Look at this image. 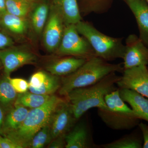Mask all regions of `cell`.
Listing matches in <instances>:
<instances>
[{"mask_svg": "<svg viewBox=\"0 0 148 148\" xmlns=\"http://www.w3.org/2000/svg\"><path fill=\"white\" fill-rule=\"evenodd\" d=\"M120 77L116 73H112L95 84L76 88L69 92L66 97L75 119H79L90 109L108 108L105 97L117 89L115 85Z\"/></svg>", "mask_w": 148, "mask_h": 148, "instance_id": "obj_1", "label": "cell"}, {"mask_svg": "<svg viewBox=\"0 0 148 148\" xmlns=\"http://www.w3.org/2000/svg\"><path fill=\"white\" fill-rule=\"evenodd\" d=\"M121 64H110L102 58L94 56L88 59L82 66L72 73L62 77L58 93L66 96L76 88L95 84L106 76L114 73H123Z\"/></svg>", "mask_w": 148, "mask_h": 148, "instance_id": "obj_2", "label": "cell"}, {"mask_svg": "<svg viewBox=\"0 0 148 148\" xmlns=\"http://www.w3.org/2000/svg\"><path fill=\"white\" fill-rule=\"evenodd\" d=\"M65 101L52 95L42 106L29 110L21 125L4 136L12 140L21 148H27L35 134L48 124L53 112L58 105Z\"/></svg>", "mask_w": 148, "mask_h": 148, "instance_id": "obj_3", "label": "cell"}, {"mask_svg": "<svg viewBox=\"0 0 148 148\" xmlns=\"http://www.w3.org/2000/svg\"><path fill=\"white\" fill-rule=\"evenodd\" d=\"M106 109H98V116L111 129L129 130L138 125L140 119L130 107L122 99L119 88L106 95Z\"/></svg>", "mask_w": 148, "mask_h": 148, "instance_id": "obj_4", "label": "cell"}, {"mask_svg": "<svg viewBox=\"0 0 148 148\" xmlns=\"http://www.w3.org/2000/svg\"><path fill=\"white\" fill-rule=\"evenodd\" d=\"M75 25L80 34L90 43L95 56L107 61L123 58L125 50L123 38L104 34L88 22L81 21Z\"/></svg>", "mask_w": 148, "mask_h": 148, "instance_id": "obj_5", "label": "cell"}, {"mask_svg": "<svg viewBox=\"0 0 148 148\" xmlns=\"http://www.w3.org/2000/svg\"><path fill=\"white\" fill-rule=\"evenodd\" d=\"M57 53L88 60L95 56V52L87 40L81 36L75 24L66 25Z\"/></svg>", "mask_w": 148, "mask_h": 148, "instance_id": "obj_6", "label": "cell"}, {"mask_svg": "<svg viewBox=\"0 0 148 148\" xmlns=\"http://www.w3.org/2000/svg\"><path fill=\"white\" fill-rule=\"evenodd\" d=\"M66 24L61 13L53 5L43 30V42L48 51L57 50L61 42Z\"/></svg>", "mask_w": 148, "mask_h": 148, "instance_id": "obj_7", "label": "cell"}, {"mask_svg": "<svg viewBox=\"0 0 148 148\" xmlns=\"http://www.w3.org/2000/svg\"><path fill=\"white\" fill-rule=\"evenodd\" d=\"M124 69L148 66V47L137 35L130 34L125 40L123 57Z\"/></svg>", "mask_w": 148, "mask_h": 148, "instance_id": "obj_8", "label": "cell"}, {"mask_svg": "<svg viewBox=\"0 0 148 148\" xmlns=\"http://www.w3.org/2000/svg\"><path fill=\"white\" fill-rule=\"evenodd\" d=\"M116 85L120 88L133 90L148 98L147 66H141L124 69Z\"/></svg>", "mask_w": 148, "mask_h": 148, "instance_id": "obj_9", "label": "cell"}, {"mask_svg": "<svg viewBox=\"0 0 148 148\" xmlns=\"http://www.w3.org/2000/svg\"><path fill=\"white\" fill-rule=\"evenodd\" d=\"M76 121L70 103L65 100L58 105L51 117L49 125L52 140L66 135L73 127Z\"/></svg>", "mask_w": 148, "mask_h": 148, "instance_id": "obj_10", "label": "cell"}, {"mask_svg": "<svg viewBox=\"0 0 148 148\" xmlns=\"http://www.w3.org/2000/svg\"><path fill=\"white\" fill-rule=\"evenodd\" d=\"M0 60L5 77H9L12 73L21 66L34 64L36 60V57L34 53L27 51L6 48L0 50Z\"/></svg>", "mask_w": 148, "mask_h": 148, "instance_id": "obj_11", "label": "cell"}, {"mask_svg": "<svg viewBox=\"0 0 148 148\" xmlns=\"http://www.w3.org/2000/svg\"><path fill=\"white\" fill-rule=\"evenodd\" d=\"M127 5L135 16L139 38L148 47V4L145 0H129Z\"/></svg>", "mask_w": 148, "mask_h": 148, "instance_id": "obj_12", "label": "cell"}, {"mask_svg": "<svg viewBox=\"0 0 148 148\" xmlns=\"http://www.w3.org/2000/svg\"><path fill=\"white\" fill-rule=\"evenodd\" d=\"M122 99L129 105L139 119L148 123V98L133 90L119 88Z\"/></svg>", "mask_w": 148, "mask_h": 148, "instance_id": "obj_13", "label": "cell"}, {"mask_svg": "<svg viewBox=\"0 0 148 148\" xmlns=\"http://www.w3.org/2000/svg\"><path fill=\"white\" fill-rule=\"evenodd\" d=\"M65 139L66 148H90L94 145L90 140L87 126L82 123L74 126L65 135Z\"/></svg>", "mask_w": 148, "mask_h": 148, "instance_id": "obj_14", "label": "cell"}, {"mask_svg": "<svg viewBox=\"0 0 148 148\" xmlns=\"http://www.w3.org/2000/svg\"><path fill=\"white\" fill-rule=\"evenodd\" d=\"M86 60L75 57L61 58L48 65L47 71L54 75L65 76L75 71Z\"/></svg>", "mask_w": 148, "mask_h": 148, "instance_id": "obj_15", "label": "cell"}, {"mask_svg": "<svg viewBox=\"0 0 148 148\" xmlns=\"http://www.w3.org/2000/svg\"><path fill=\"white\" fill-rule=\"evenodd\" d=\"M53 4L61 13L66 25L76 24L82 17L77 0H51Z\"/></svg>", "mask_w": 148, "mask_h": 148, "instance_id": "obj_16", "label": "cell"}, {"mask_svg": "<svg viewBox=\"0 0 148 148\" xmlns=\"http://www.w3.org/2000/svg\"><path fill=\"white\" fill-rule=\"evenodd\" d=\"M29 112L27 108L22 106H14L11 109L4 119L3 135L5 136L19 127L26 119Z\"/></svg>", "mask_w": 148, "mask_h": 148, "instance_id": "obj_17", "label": "cell"}, {"mask_svg": "<svg viewBox=\"0 0 148 148\" xmlns=\"http://www.w3.org/2000/svg\"><path fill=\"white\" fill-rule=\"evenodd\" d=\"M0 24L10 32L18 35L24 34L28 27L26 17L16 16L8 12L0 17Z\"/></svg>", "mask_w": 148, "mask_h": 148, "instance_id": "obj_18", "label": "cell"}, {"mask_svg": "<svg viewBox=\"0 0 148 148\" xmlns=\"http://www.w3.org/2000/svg\"><path fill=\"white\" fill-rule=\"evenodd\" d=\"M50 8L47 3L44 2L36 5L32 11V23L35 32L40 34L45 27L49 14Z\"/></svg>", "mask_w": 148, "mask_h": 148, "instance_id": "obj_19", "label": "cell"}, {"mask_svg": "<svg viewBox=\"0 0 148 148\" xmlns=\"http://www.w3.org/2000/svg\"><path fill=\"white\" fill-rule=\"evenodd\" d=\"M51 95H40L27 91L19 93L14 106H22L31 109L36 108L45 104Z\"/></svg>", "mask_w": 148, "mask_h": 148, "instance_id": "obj_20", "label": "cell"}, {"mask_svg": "<svg viewBox=\"0 0 148 148\" xmlns=\"http://www.w3.org/2000/svg\"><path fill=\"white\" fill-rule=\"evenodd\" d=\"M17 93L7 77L0 81V104L5 110L9 111L14 107Z\"/></svg>", "mask_w": 148, "mask_h": 148, "instance_id": "obj_21", "label": "cell"}, {"mask_svg": "<svg viewBox=\"0 0 148 148\" xmlns=\"http://www.w3.org/2000/svg\"><path fill=\"white\" fill-rule=\"evenodd\" d=\"M36 3L29 0H6L7 12L26 17L36 5Z\"/></svg>", "mask_w": 148, "mask_h": 148, "instance_id": "obj_22", "label": "cell"}, {"mask_svg": "<svg viewBox=\"0 0 148 148\" xmlns=\"http://www.w3.org/2000/svg\"><path fill=\"white\" fill-rule=\"evenodd\" d=\"M61 86V79L57 76L47 74L45 82L38 88L29 86L30 92L40 95H51L58 90Z\"/></svg>", "mask_w": 148, "mask_h": 148, "instance_id": "obj_23", "label": "cell"}, {"mask_svg": "<svg viewBox=\"0 0 148 148\" xmlns=\"http://www.w3.org/2000/svg\"><path fill=\"white\" fill-rule=\"evenodd\" d=\"M143 145L140 139L133 135H128L103 145L102 147L104 148H143Z\"/></svg>", "mask_w": 148, "mask_h": 148, "instance_id": "obj_24", "label": "cell"}, {"mask_svg": "<svg viewBox=\"0 0 148 148\" xmlns=\"http://www.w3.org/2000/svg\"><path fill=\"white\" fill-rule=\"evenodd\" d=\"M52 141L49 123L36 133L29 143V148H42Z\"/></svg>", "mask_w": 148, "mask_h": 148, "instance_id": "obj_25", "label": "cell"}, {"mask_svg": "<svg viewBox=\"0 0 148 148\" xmlns=\"http://www.w3.org/2000/svg\"><path fill=\"white\" fill-rule=\"evenodd\" d=\"M10 82L18 93L27 92L29 88V84L27 81L21 78H11L7 77Z\"/></svg>", "mask_w": 148, "mask_h": 148, "instance_id": "obj_26", "label": "cell"}, {"mask_svg": "<svg viewBox=\"0 0 148 148\" xmlns=\"http://www.w3.org/2000/svg\"><path fill=\"white\" fill-rule=\"evenodd\" d=\"M47 74L42 71H39L33 74L29 80V86L38 88L45 81Z\"/></svg>", "mask_w": 148, "mask_h": 148, "instance_id": "obj_27", "label": "cell"}, {"mask_svg": "<svg viewBox=\"0 0 148 148\" xmlns=\"http://www.w3.org/2000/svg\"><path fill=\"white\" fill-rule=\"evenodd\" d=\"M14 43L13 40L5 34L0 32V50L10 47Z\"/></svg>", "mask_w": 148, "mask_h": 148, "instance_id": "obj_28", "label": "cell"}, {"mask_svg": "<svg viewBox=\"0 0 148 148\" xmlns=\"http://www.w3.org/2000/svg\"><path fill=\"white\" fill-rule=\"evenodd\" d=\"M0 148H21L12 140L0 135Z\"/></svg>", "mask_w": 148, "mask_h": 148, "instance_id": "obj_29", "label": "cell"}, {"mask_svg": "<svg viewBox=\"0 0 148 148\" xmlns=\"http://www.w3.org/2000/svg\"><path fill=\"white\" fill-rule=\"evenodd\" d=\"M65 135H61L55 138L50 142L49 146V148H63L66 146Z\"/></svg>", "mask_w": 148, "mask_h": 148, "instance_id": "obj_30", "label": "cell"}, {"mask_svg": "<svg viewBox=\"0 0 148 148\" xmlns=\"http://www.w3.org/2000/svg\"><path fill=\"white\" fill-rule=\"evenodd\" d=\"M138 125L143 134V148H148V125L143 122L139 123Z\"/></svg>", "mask_w": 148, "mask_h": 148, "instance_id": "obj_31", "label": "cell"}, {"mask_svg": "<svg viewBox=\"0 0 148 148\" xmlns=\"http://www.w3.org/2000/svg\"><path fill=\"white\" fill-rule=\"evenodd\" d=\"M7 12L6 0H0V17Z\"/></svg>", "mask_w": 148, "mask_h": 148, "instance_id": "obj_32", "label": "cell"}, {"mask_svg": "<svg viewBox=\"0 0 148 148\" xmlns=\"http://www.w3.org/2000/svg\"><path fill=\"white\" fill-rule=\"evenodd\" d=\"M4 119V117L3 113L2 110L0 108V135H3L2 128Z\"/></svg>", "mask_w": 148, "mask_h": 148, "instance_id": "obj_33", "label": "cell"}, {"mask_svg": "<svg viewBox=\"0 0 148 148\" xmlns=\"http://www.w3.org/2000/svg\"><path fill=\"white\" fill-rule=\"evenodd\" d=\"M29 1H32L36 3L38 0H29Z\"/></svg>", "mask_w": 148, "mask_h": 148, "instance_id": "obj_34", "label": "cell"}, {"mask_svg": "<svg viewBox=\"0 0 148 148\" xmlns=\"http://www.w3.org/2000/svg\"><path fill=\"white\" fill-rule=\"evenodd\" d=\"M2 65V64L1 62V60H0V68H1V66Z\"/></svg>", "mask_w": 148, "mask_h": 148, "instance_id": "obj_35", "label": "cell"}, {"mask_svg": "<svg viewBox=\"0 0 148 148\" xmlns=\"http://www.w3.org/2000/svg\"><path fill=\"white\" fill-rule=\"evenodd\" d=\"M145 1H146V2H147V4H148V0H145Z\"/></svg>", "mask_w": 148, "mask_h": 148, "instance_id": "obj_36", "label": "cell"}, {"mask_svg": "<svg viewBox=\"0 0 148 148\" xmlns=\"http://www.w3.org/2000/svg\"><path fill=\"white\" fill-rule=\"evenodd\" d=\"M125 1H129V0H125Z\"/></svg>", "mask_w": 148, "mask_h": 148, "instance_id": "obj_37", "label": "cell"}, {"mask_svg": "<svg viewBox=\"0 0 148 148\" xmlns=\"http://www.w3.org/2000/svg\"><path fill=\"white\" fill-rule=\"evenodd\" d=\"M1 68H0V70H1Z\"/></svg>", "mask_w": 148, "mask_h": 148, "instance_id": "obj_38", "label": "cell"}, {"mask_svg": "<svg viewBox=\"0 0 148 148\" xmlns=\"http://www.w3.org/2000/svg\"></svg>", "mask_w": 148, "mask_h": 148, "instance_id": "obj_39", "label": "cell"}]
</instances>
